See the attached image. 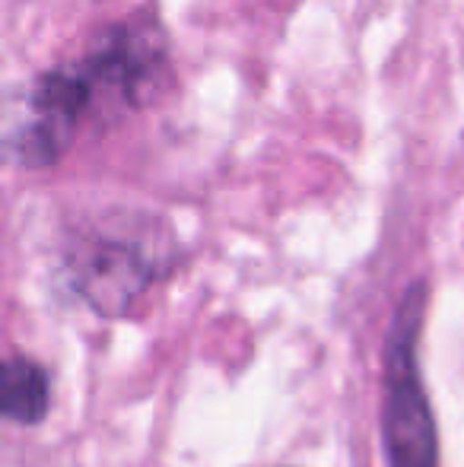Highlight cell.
<instances>
[{
  "label": "cell",
  "instance_id": "obj_1",
  "mask_svg": "<svg viewBox=\"0 0 464 467\" xmlns=\"http://www.w3.org/2000/svg\"><path fill=\"white\" fill-rule=\"evenodd\" d=\"M172 74L169 36L150 13L108 23L80 55L42 70L6 134V160L26 172L51 169L83 130H106L137 115L162 93Z\"/></svg>",
  "mask_w": 464,
  "mask_h": 467
},
{
  "label": "cell",
  "instance_id": "obj_2",
  "mask_svg": "<svg viewBox=\"0 0 464 467\" xmlns=\"http://www.w3.org/2000/svg\"><path fill=\"white\" fill-rule=\"evenodd\" d=\"M179 248L150 216L108 220L67 245V277L99 318H124L162 277L175 271Z\"/></svg>",
  "mask_w": 464,
  "mask_h": 467
},
{
  "label": "cell",
  "instance_id": "obj_3",
  "mask_svg": "<svg viewBox=\"0 0 464 467\" xmlns=\"http://www.w3.org/2000/svg\"><path fill=\"white\" fill-rule=\"evenodd\" d=\"M429 286L417 280L404 289L385 337L382 372V451L388 467H439V432L420 375V334Z\"/></svg>",
  "mask_w": 464,
  "mask_h": 467
},
{
  "label": "cell",
  "instance_id": "obj_4",
  "mask_svg": "<svg viewBox=\"0 0 464 467\" xmlns=\"http://www.w3.org/2000/svg\"><path fill=\"white\" fill-rule=\"evenodd\" d=\"M51 410V375L38 359L10 357L0 369V413L10 423L38 426Z\"/></svg>",
  "mask_w": 464,
  "mask_h": 467
}]
</instances>
